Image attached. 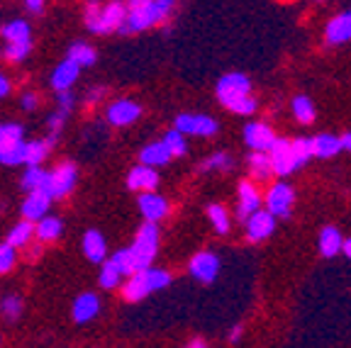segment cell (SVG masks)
Instances as JSON below:
<instances>
[{
	"instance_id": "43",
	"label": "cell",
	"mask_w": 351,
	"mask_h": 348,
	"mask_svg": "<svg viewBox=\"0 0 351 348\" xmlns=\"http://www.w3.org/2000/svg\"><path fill=\"white\" fill-rule=\"evenodd\" d=\"M17 261V253H15V246L12 244H0V273H8L12 271V266H15Z\"/></svg>"
},
{
	"instance_id": "13",
	"label": "cell",
	"mask_w": 351,
	"mask_h": 348,
	"mask_svg": "<svg viewBox=\"0 0 351 348\" xmlns=\"http://www.w3.org/2000/svg\"><path fill=\"white\" fill-rule=\"evenodd\" d=\"M276 214L274 212H263V210H256V212L252 214V217L247 219V239L249 241H263V239H269L271 234H274V229H276Z\"/></svg>"
},
{
	"instance_id": "44",
	"label": "cell",
	"mask_w": 351,
	"mask_h": 348,
	"mask_svg": "<svg viewBox=\"0 0 351 348\" xmlns=\"http://www.w3.org/2000/svg\"><path fill=\"white\" fill-rule=\"evenodd\" d=\"M56 103H59V110H64V112H71L73 105H76V98H73L71 90H59V92H56Z\"/></svg>"
},
{
	"instance_id": "27",
	"label": "cell",
	"mask_w": 351,
	"mask_h": 348,
	"mask_svg": "<svg viewBox=\"0 0 351 348\" xmlns=\"http://www.w3.org/2000/svg\"><path fill=\"white\" fill-rule=\"evenodd\" d=\"M34 234H37V227H34L32 219H25V222L15 224L8 234V244H12L15 249H25V246L32 244Z\"/></svg>"
},
{
	"instance_id": "46",
	"label": "cell",
	"mask_w": 351,
	"mask_h": 348,
	"mask_svg": "<svg viewBox=\"0 0 351 348\" xmlns=\"http://www.w3.org/2000/svg\"><path fill=\"white\" fill-rule=\"evenodd\" d=\"M20 105H22V110H25V112H32V110L39 105L37 92H25V95L20 98Z\"/></svg>"
},
{
	"instance_id": "36",
	"label": "cell",
	"mask_w": 351,
	"mask_h": 348,
	"mask_svg": "<svg viewBox=\"0 0 351 348\" xmlns=\"http://www.w3.org/2000/svg\"><path fill=\"white\" fill-rule=\"evenodd\" d=\"M25 153H27V142H20L15 147H8L0 151V164L5 166H20L25 164Z\"/></svg>"
},
{
	"instance_id": "47",
	"label": "cell",
	"mask_w": 351,
	"mask_h": 348,
	"mask_svg": "<svg viewBox=\"0 0 351 348\" xmlns=\"http://www.w3.org/2000/svg\"><path fill=\"white\" fill-rule=\"evenodd\" d=\"M103 95H105V88H93V90H88L86 105H88V108H95V105L103 100Z\"/></svg>"
},
{
	"instance_id": "3",
	"label": "cell",
	"mask_w": 351,
	"mask_h": 348,
	"mask_svg": "<svg viewBox=\"0 0 351 348\" xmlns=\"http://www.w3.org/2000/svg\"><path fill=\"white\" fill-rule=\"evenodd\" d=\"M215 95H217L219 105L230 110L237 100L247 98L252 95V78L247 73H225V76L217 81V88H215Z\"/></svg>"
},
{
	"instance_id": "53",
	"label": "cell",
	"mask_w": 351,
	"mask_h": 348,
	"mask_svg": "<svg viewBox=\"0 0 351 348\" xmlns=\"http://www.w3.org/2000/svg\"><path fill=\"white\" fill-rule=\"evenodd\" d=\"M341 144H344V149H346V151H351V132H349V134H344V136H341Z\"/></svg>"
},
{
	"instance_id": "34",
	"label": "cell",
	"mask_w": 351,
	"mask_h": 348,
	"mask_svg": "<svg viewBox=\"0 0 351 348\" xmlns=\"http://www.w3.org/2000/svg\"><path fill=\"white\" fill-rule=\"evenodd\" d=\"M208 219L217 234H227V232H230V214H227V210L222 205H210Z\"/></svg>"
},
{
	"instance_id": "1",
	"label": "cell",
	"mask_w": 351,
	"mask_h": 348,
	"mask_svg": "<svg viewBox=\"0 0 351 348\" xmlns=\"http://www.w3.org/2000/svg\"><path fill=\"white\" fill-rule=\"evenodd\" d=\"M176 8V0H130L127 3V20L120 27L122 34L144 32V29L166 22Z\"/></svg>"
},
{
	"instance_id": "30",
	"label": "cell",
	"mask_w": 351,
	"mask_h": 348,
	"mask_svg": "<svg viewBox=\"0 0 351 348\" xmlns=\"http://www.w3.org/2000/svg\"><path fill=\"white\" fill-rule=\"evenodd\" d=\"M3 39L5 42H29L32 39V32H29V25L25 20H12L8 22L5 27L0 29Z\"/></svg>"
},
{
	"instance_id": "9",
	"label": "cell",
	"mask_w": 351,
	"mask_h": 348,
	"mask_svg": "<svg viewBox=\"0 0 351 348\" xmlns=\"http://www.w3.org/2000/svg\"><path fill=\"white\" fill-rule=\"evenodd\" d=\"M183 134H195V136H213L217 134V122L208 114H178L176 125Z\"/></svg>"
},
{
	"instance_id": "48",
	"label": "cell",
	"mask_w": 351,
	"mask_h": 348,
	"mask_svg": "<svg viewBox=\"0 0 351 348\" xmlns=\"http://www.w3.org/2000/svg\"><path fill=\"white\" fill-rule=\"evenodd\" d=\"M25 5H27V10L29 12H42V8H44V0H25Z\"/></svg>"
},
{
	"instance_id": "20",
	"label": "cell",
	"mask_w": 351,
	"mask_h": 348,
	"mask_svg": "<svg viewBox=\"0 0 351 348\" xmlns=\"http://www.w3.org/2000/svg\"><path fill=\"white\" fill-rule=\"evenodd\" d=\"M78 73H81V66H78L73 59L61 61V64L56 66V71L51 73V88H54L56 92H59V90H69V88L76 83Z\"/></svg>"
},
{
	"instance_id": "22",
	"label": "cell",
	"mask_w": 351,
	"mask_h": 348,
	"mask_svg": "<svg viewBox=\"0 0 351 348\" xmlns=\"http://www.w3.org/2000/svg\"><path fill=\"white\" fill-rule=\"evenodd\" d=\"M83 253H86V258L90 263L105 261V256H108V246H105V239L100 232H95V229L86 232V236H83Z\"/></svg>"
},
{
	"instance_id": "39",
	"label": "cell",
	"mask_w": 351,
	"mask_h": 348,
	"mask_svg": "<svg viewBox=\"0 0 351 348\" xmlns=\"http://www.w3.org/2000/svg\"><path fill=\"white\" fill-rule=\"evenodd\" d=\"M164 142L169 144V149H171V153H173V158L183 156V153L188 151V142H186V134H183V132L178 129V127H173V129H171V132H166Z\"/></svg>"
},
{
	"instance_id": "31",
	"label": "cell",
	"mask_w": 351,
	"mask_h": 348,
	"mask_svg": "<svg viewBox=\"0 0 351 348\" xmlns=\"http://www.w3.org/2000/svg\"><path fill=\"white\" fill-rule=\"evenodd\" d=\"M293 117H295L300 125H313L315 122V105L310 98H305V95H298L295 100H293Z\"/></svg>"
},
{
	"instance_id": "23",
	"label": "cell",
	"mask_w": 351,
	"mask_h": 348,
	"mask_svg": "<svg viewBox=\"0 0 351 348\" xmlns=\"http://www.w3.org/2000/svg\"><path fill=\"white\" fill-rule=\"evenodd\" d=\"M249 173H252V178L258 180V183L271 180V175L276 173L271 153L269 151H252V156H249Z\"/></svg>"
},
{
	"instance_id": "38",
	"label": "cell",
	"mask_w": 351,
	"mask_h": 348,
	"mask_svg": "<svg viewBox=\"0 0 351 348\" xmlns=\"http://www.w3.org/2000/svg\"><path fill=\"white\" fill-rule=\"evenodd\" d=\"M112 261L117 263V268H120L122 275H125V277H130L132 273H137V271H139V263H137V258H134V253H132V249L117 251L115 256H112Z\"/></svg>"
},
{
	"instance_id": "10",
	"label": "cell",
	"mask_w": 351,
	"mask_h": 348,
	"mask_svg": "<svg viewBox=\"0 0 351 348\" xmlns=\"http://www.w3.org/2000/svg\"><path fill=\"white\" fill-rule=\"evenodd\" d=\"M139 114H142V108H139L134 100H115V103L108 108V122L112 127H130L139 120Z\"/></svg>"
},
{
	"instance_id": "45",
	"label": "cell",
	"mask_w": 351,
	"mask_h": 348,
	"mask_svg": "<svg viewBox=\"0 0 351 348\" xmlns=\"http://www.w3.org/2000/svg\"><path fill=\"white\" fill-rule=\"evenodd\" d=\"M66 117H69V112H64V110H56V112L49 117V129L51 132H59L61 127H64Z\"/></svg>"
},
{
	"instance_id": "29",
	"label": "cell",
	"mask_w": 351,
	"mask_h": 348,
	"mask_svg": "<svg viewBox=\"0 0 351 348\" xmlns=\"http://www.w3.org/2000/svg\"><path fill=\"white\" fill-rule=\"evenodd\" d=\"M61 232H64V224H61L59 217H42L37 222V239L42 241V244L56 241L61 236Z\"/></svg>"
},
{
	"instance_id": "40",
	"label": "cell",
	"mask_w": 351,
	"mask_h": 348,
	"mask_svg": "<svg viewBox=\"0 0 351 348\" xmlns=\"http://www.w3.org/2000/svg\"><path fill=\"white\" fill-rule=\"evenodd\" d=\"M29 49H32V44H29V42H8L5 59L10 61V64H20V61L27 59Z\"/></svg>"
},
{
	"instance_id": "8",
	"label": "cell",
	"mask_w": 351,
	"mask_h": 348,
	"mask_svg": "<svg viewBox=\"0 0 351 348\" xmlns=\"http://www.w3.org/2000/svg\"><path fill=\"white\" fill-rule=\"evenodd\" d=\"M188 271L200 283H215V277L219 275V256L213 251H200L191 258Z\"/></svg>"
},
{
	"instance_id": "5",
	"label": "cell",
	"mask_w": 351,
	"mask_h": 348,
	"mask_svg": "<svg viewBox=\"0 0 351 348\" xmlns=\"http://www.w3.org/2000/svg\"><path fill=\"white\" fill-rule=\"evenodd\" d=\"M127 20V5L112 0L105 8H100L98 17L93 22H88V29L95 34H110V32H120V27Z\"/></svg>"
},
{
	"instance_id": "52",
	"label": "cell",
	"mask_w": 351,
	"mask_h": 348,
	"mask_svg": "<svg viewBox=\"0 0 351 348\" xmlns=\"http://www.w3.org/2000/svg\"><path fill=\"white\" fill-rule=\"evenodd\" d=\"M188 346H191V348H203V346H208V341H203V338H193Z\"/></svg>"
},
{
	"instance_id": "54",
	"label": "cell",
	"mask_w": 351,
	"mask_h": 348,
	"mask_svg": "<svg viewBox=\"0 0 351 348\" xmlns=\"http://www.w3.org/2000/svg\"><path fill=\"white\" fill-rule=\"evenodd\" d=\"M344 253L351 258V239H344Z\"/></svg>"
},
{
	"instance_id": "7",
	"label": "cell",
	"mask_w": 351,
	"mask_h": 348,
	"mask_svg": "<svg viewBox=\"0 0 351 348\" xmlns=\"http://www.w3.org/2000/svg\"><path fill=\"white\" fill-rule=\"evenodd\" d=\"M293 200H295V192L288 183H276L266 192V210L274 212L278 219H288L293 212Z\"/></svg>"
},
{
	"instance_id": "33",
	"label": "cell",
	"mask_w": 351,
	"mask_h": 348,
	"mask_svg": "<svg viewBox=\"0 0 351 348\" xmlns=\"http://www.w3.org/2000/svg\"><path fill=\"white\" fill-rule=\"evenodd\" d=\"M47 180H49L47 171H42L39 166H29V169L25 171V175H22V188L27 192L37 190V188H47Z\"/></svg>"
},
{
	"instance_id": "16",
	"label": "cell",
	"mask_w": 351,
	"mask_h": 348,
	"mask_svg": "<svg viewBox=\"0 0 351 348\" xmlns=\"http://www.w3.org/2000/svg\"><path fill=\"white\" fill-rule=\"evenodd\" d=\"M139 212L144 214V219L149 222H159L169 214V200L161 195H156L154 190H147L139 195Z\"/></svg>"
},
{
	"instance_id": "12",
	"label": "cell",
	"mask_w": 351,
	"mask_h": 348,
	"mask_svg": "<svg viewBox=\"0 0 351 348\" xmlns=\"http://www.w3.org/2000/svg\"><path fill=\"white\" fill-rule=\"evenodd\" d=\"M276 139L278 136L274 134V129L269 125H263V122H249L244 127V142L252 147V151H271Z\"/></svg>"
},
{
	"instance_id": "37",
	"label": "cell",
	"mask_w": 351,
	"mask_h": 348,
	"mask_svg": "<svg viewBox=\"0 0 351 348\" xmlns=\"http://www.w3.org/2000/svg\"><path fill=\"white\" fill-rule=\"evenodd\" d=\"M293 156H295V166H298V169H302V166H305L307 161L315 156L313 139H305V136L295 139V142H293Z\"/></svg>"
},
{
	"instance_id": "6",
	"label": "cell",
	"mask_w": 351,
	"mask_h": 348,
	"mask_svg": "<svg viewBox=\"0 0 351 348\" xmlns=\"http://www.w3.org/2000/svg\"><path fill=\"white\" fill-rule=\"evenodd\" d=\"M76 178H78L76 166L69 164V161H64V164H59L49 173V180H47V190L51 192V197H54V200H61V197L71 195V190L76 188Z\"/></svg>"
},
{
	"instance_id": "24",
	"label": "cell",
	"mask_w": 351,
	"mask_h": 348,
	"mask_svg": "<svg viewBox=\"0 0 351 348\" xmlns=\"http://www.w3.org/2000/svg\"><path fill=\"white\" fill-rule=\"evenodd\" d=\"M319 251L324 258H335L344 251V236L339 234L337 227H324L319 232Z\"/></svg>"
},
{
	"instance_id": "25",
	"label": "cell",
	"mask_w": 351,
	"mask_h": 348,
	"mask_svg": "<svg viewBox=\"0 0 351 348\" xmlns=\"http://www.w3.org/2000/svg\"><path fill=\"white\" fill-rule=\"evenodd\" d=\"M171 158H173V153H171L169 144H166L164 139L144 147L142 153H139V161L147 166H164V164H169Z\"/></svg>"
},
{
	"instance_id": "21",
	"label": "cell",
	"mask_w": 351,
	"mask_h": 348,
	"mask_svg": "<svg viewBox=\"0 0 351 348\" xmlns=\"http://www.w3.org/2000/svg\"><path fill=\"white\" fill-rule=\"evenodd\" d=\"M56 139H59V132H51L47 139L42 142H27V153H25V164L27 166H39L44 158L49 156V151L56 147Z\"/></svg>"
},
{
	"instance_id": "19",
	"label": "cell",
	"mask_w": 351,
	"mask_h": 348,
	"mask_svg": "<svg viewBox=\"0 0 351 348\" xmlns=\"http://www.w3.org/2000/svg\"><path fill=\"white\" fill-rule=\"evenodd\" d=\"M98 312H100V299L93 293H83L81 297H76V302L71 307V314L76 324H86V321L95 319Z\"/></svg>"
},
{
	"instance_id": "14",
	"label": "cell",
	"mask_w": 351,
	"mask_h": 348,
	"mask_svg": "<svg viewBox=\"0 0 351 348\" xmlns=\"http://www.w3.org/2000/svg\"><path fill=\"white\" fill-rule=\"evenodd\" d=\"M271 161H274L276 175H291L293 171H298L295 156H293V142L288 139H276V144L271 147Z\"/></svg>"
},
{
	"instance_id": "4",
	"label": "cell",
	"mask_w": 351,
	"mask_h": 348,
	"mask_svg": "<svg viewBox=\"0 0 351 348\" xmlns=\"http://www.w3.org/2000/svg\"><path fill=\"white\" fill-rule=\"evenodd\" d=\"M130 249H132V253H134V258H137L139 271L152 266L154 256H156V251H159V227H156V222H149L147 219V222L137 229V239H134V244H132Z\"/></svg>"
},
{
	"instance_id": "41",
	"label": "cell",
	"mask_w": 351,
	"mask_h": 348,
	"mask_svg": "<svg viewBox=\"0 0 351 348\" xmlns=\"http://www.w3.org/2000/svg\"><path fill=\"white\" fill-rule=\"evenodd\" d=\"M200 169H203V171H230L232 169V158H230V153L217 151V153H213V156L205 158Z\"/></svg>"
},
{
	"instance_id": "2",
	"label": "cell",
	"mask_w": 351,
	"mask_h": 348,
	"mask_svg": "<svg viewBox=\"0 0 351 348\" xmlns=\"http://www.w3.org/2000/svg\"><path fill=\"white\" fill-rule=\"evenodd\" d=\"M171 283L169 271H161V268H142V271L132 273L127 277V283L122 285V297L127 302H139L147 295L156 293V290H164Z\"/></svg>"
},
{
	"instance_id": "32",
	"label": "cell",
	"mask_w": 351,
	"mask_h": 348,
	"mask_svg": "<svg viewBox=\"0 0 351 348\" xmlns=\"http://www.w3.org/2000/svg\"><path fill=\"white\" fill-rule=\"evenodd\" d=\"M69 59H73L81 69H86V66L95 64L98 54H95L93 47H88L86 42H76V44H71V49H69Z\"/></svg>"
},
{
	"instance_id": "26",
	"label": "cell",
	"mask_w": 351,
	"mask_h": 348,
	"mask_svg": "<svg viewBox=\"0 0 351 348\" xmlns=\"http://www.w3.org/2000/svg\"><path fill=\"white\" fill-rule=\"evenodd\" d=\"M344 149L341 144V136H335V134H317L313 139V151L317 158H332Z\"/></svg>"
},
{
	"instance_id": "42",
	"label": "cell",
	"mask_w": 351,
	"mask_h": 348,
	"mask_svg": "<svg viewBox=\"0 0 351 348\" xmlns=\"http://www.w3.org/2000/svg\"><path fill=\"white\" fill-rule=\"evenodd\" d=\"M0 312H3L5 319L15 321L17 316L22 314V299L17 297V295H8V297H3V302H0Z\"/></svg>"
},
{
	"instance_id": "17",
	"label": "cell",
	"mask_w": 351,
	"mask_h": 348,
	"mask_svg": "<svg viewBox=\"0 0 351 348\" xmlns=\"http://www.w3.org/2000/svg\"><path fill=\"white\" fill-rule=\"evenodd\" d=\"M324 42L327 44H344L351 42V10L339 12L337 17H332L324 29Z\"/></svg>"
},
{
	"instance_id": "15",
	"label": "cell",
	"mask_w": 351,
	"mask_h": 348,
	"mask_svg": "<svg viewBox=\"0 0 351 348\" xmlns=\"http://www.w3.org/2000/svg\"><path fill=\"white\" fill-rule=\"evenodd\" d=\"M159 185V173H156V166H147L139 164L130 171L127 175V188L134 192H147V190H156Z\"/></svg>"
},
{
	"instance_id": "28",
	"label": "cell",
	"mask_w": 351,
	"mask_h": 348,
	"mask_svg": "<svg viewBox=\"0 0 351 348\" xmlns=\"http://www.w3.org/2000/svg\"><path fill=\"white\" fill-rule=\"evenodd\" d=\"M122 277L125 275H122V271L117 268V263L112 261V258H105V261L100 263V277H98L100 288H105V290L120 288Z\"/></svg>"
},
{
	"instance_id": "11",
	"label": "cell",
	"mask_w": 351,
	"mask_h": 348,
	"mask_svg": "<svg viewBox=\"0 0 351 348\" xmlns=\"http://www.w3.org/2000/svg\"><path fill=\"white\" fill-rule=\"evenodd\" d=\"M51 192L47 188H37V190H29L27 200L22 202V217L32 219V222H39L42 217H47L51 205Z\"/></svg>"
},
{
	"instance_id": "18",
	"label": "cell",
	"mask_w": 351,
	"mask_h": 348,
	"mask_svg": "<svg viewBox=\"0 0 351 348\" xmlns=\"http://www.w3.org/2000/svg\"><path fill=\"white\" fill-rule=\"evenodd\" d=\"M261 207V195L258 190L252 185V180H244L239 183V205H237V212H239V219L247 222L254 212Z\"/></svg>"
},
{
	"instance_id": "51",
	"label": "cell",
	"mask_w": 351,
	"mask_h": 348,
	"mask_svg": "<svg viewBox=\"0 0 351 348\" xmlns=\"http://www.w3.org/2000/svg\"><path fill=\"white\" fill-rule=\"evenodd\" d=\"M39 256H42V246H39V244L29 246V251H27V258H29V261H37Z\"/></svg>"
},
{
	"instance_id": "49",
	"label": "cell",
	"mask_w": 351,
	"mask_h": 348,
	"mask_svg": "<svg viewBox=\"0 0 351 348\" xmlns=\"http://www.w3.org/2000/svg\"><path fill=\"white\" fill-rule=\"evenodd\" d=\"M241 334H244V327H241V324H234V327L230 329V336H227V338H230L232 343H237L241 338Z\"/></svg>"
},
{
	"instance_id": "50",
	"label": "cell",
	"mask_w": 351,
	"mask_h": 348,
	"mask_svg": "<svg viewBox=\"0 0 351 348\" xmlns=\"http://www.w3.org/2000/svg\"><path fill=\"white\" fill-rule=\"evenodd\" d=\"M8 92H10V81H8V78L0 73V98H5Z\"/></svg>"
},
{
	"instance_id": "35",
	"label": "cell",
	"mask_w": 351,
	"mask_h": 348,
	"mask_svg": "<svg viewBox=\"0 0 351 348\" xmlns=\"http://www.w3.org/2000/svg\"><path fill=\"white\" fill-rule=\"evenodd\" d=\"M20 142H25V132L20 125H0V151Z\"/></svg>"
}]
</instances>
